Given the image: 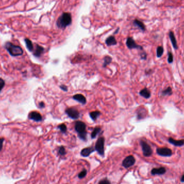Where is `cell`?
Wrapping results in <instances>:
<instances>
[{
	"label": "cell",
	"mask_w": 184,
	"mask_h": 184,
	"mask_svg": "<svg viewBox=\"0 0 184 184\" xmlns=\"http://www.w3.org/2000/svg\"><path fill=\"white\" fill-rule=\"evenodd\" d=\"M60 88H61L62 90H64V91H67L68 90V88H67V87L66 85H61V86H60Z\"/></svg>",
	"instance_id": "obj_32"
},
{
	"label": "cell",
	"mask_w": 184,
	"mask_h": 184,
	"mask_svg": "<svg viewBox=\"0 0 184 184\" xmlns=\"http://www.w3.org/2000/svg\"><path fill=\"white\" fill-rule=\"evenodd\" d=\"M101 128L100 127H95L93 131H92L91 133V139H95V138L97 137V136L99 134V133L101 132Z\"/></svg>",
	"instance_id": "obj_23"
},
{
	"label": "cell",
	"mask_w": 184,
	"mask_h": 184,
	"mask_svg": "<svg viewBox=\"0 0 184 184\" xmlns=\"http://www.w3.org/2000/svg\"><path fill=\"white\" fill-rule=\"evenodd\" d=\"M94 151V149L93 148H86L81 150V154L83 157H88L90 155L91 153Z\"/></svg>",
	"instance_id": "obj_16"
},
{
	"label": "cell",
	"mask_w": 184,
	"mask_h": 184,
	"mask_svg": "<svg viewBox=\"0 0 184 184\" xmlns=\"http://www.w3.org/2000/svg\"><path fill=\"white\" fill-rule=\"evenodd\" d=\"M141 145L144 156L145 157H150L151 156L152 154V150L151 146L144 141H141Z\"/></svg>",
	"instance_id": "obj_4"
},
{
	"label": "cell",
	"mask_w": 184,
	"mask_h": 184,
	"mask_svg": "<svg viewBox=\"0 0 184 184\" xmlns=\"http://www.w3.org/2000/svg\"><path fill=\"white\" fill-rule=\"evenodd\" d=\"M58 128L59 129L61 132H62V133H66L67 131V127H66V125L64 123L58 125Z\"/></svg>",
	"instance_id": "obj_26"
},
{
	"label": "cell",
	"mask_w": 184,
	"mask_h": 184,
	"mask_svg": "<svg viewBox=\"0 0 184 184\" xmlns=\"http://www.w3.org/2000/svg\"><path fill=\"white\" fill-rule=\"evenodd\" d=\"M172 94V89L171 87H167L164 90H163L162 93L161 95L162 97H165V96H170Z\"/></svg>",
	"instance_id": "obj_19"
},
{
	"label": "cell",
	"mask_w": 184,
	"mask_h": 184,
	"mask_svg": "<svg viewBox=\"0 0 184 184\" xmlns=\"http://www.w3.org/2000/svg\"><path fill=\"white\" fill-rule=\"evenodd\" d=\"M5 47L7 51L13 57L22 56L23 53V50L21 47L18 45H15L10 42H7Z\"/></svg>",
	"instance_id": "obj_2"
},
{
	"label": "cell",
	"mask_w": 184,
	"mask_h": 184,
	"mask_svg": "<svg viewBox=\"0 0 184 184\" xmlns=\"http://www.w3.org/2000/svg\"><path fill=\"white\" fill-rule=\"evenodd\" d=\"M86 174H87V171L86 170H83L78 174V177L80 179H82L83 178H84L86 176Z\"/></svg>",
	"instance_id": "obj_28"
},
{
	"label": "cell",
	"mask_w": 184,
	"mask_h": 184,
	"mask_svg": "<svg viewBox=\"0 0 184 184\" xmlns=\"http://www.w3.org/2000/svg\"><path fill=\"white\" fill-rule=\"evenodd\" d=\"M104 139L103 137H101L99 138L97 142L95 144V150H97L98 152L103 155L104 154Z\"/></svg>",
	"instance_id": "obj_5"
},
{
	"label": "cell",
	"mask_w": 184,
	"mask_h": 184,
	"mask_svg": "<svg viewBox=\"0 0 184 184\" xmlns=\"http://www.w3.org/2000/svg\"><path fill=\"white\" fill-rule=\"evenodd\" d=\"M24 41L26 44V47H27V49H28L29 51H30L31 52L32 51L34 48H33V45L32 41L28 38H26L24 39Z\"/></svg>",
	"instance_id": "obj_21"
},
{
	"label": "cell",
	"mask_w": 184,
	"mask_h": 184,
	"mask_svg": "<svg viewBox=\"0 0 184 184\" xmlns=\"http://www.w3.org/2000/svg\"><path fill=\"white\" fill-rule=\"evenodd\" d=\"M4 141H5V139H3V138H1V139H0V151H1V150H2V148H3V143Z\"/></svg>",
	"instance_id": "obj_33"
},
{
	"label": "cell",
	"mask_w": 184,
	"mask_h": 184,
	"mask_svg": "<svg viewBox=\"0 0 184 184\" xmlns=\"http://www.w3.org/2000/svg\"><path fill=\"white\" fill-rule=\"evenodd\" d=\"M151 72H152V70H149L148 71H146V74H150V73H151Z\"/></svg>",
	"instance_id": "obj_35"
},
{
	"label": "cell",
	"mask_w": 184,
	"mask_h": 184,
	"mask_svg": "<svg viewBox=\"0 0 184 184\" xmlns=\"http://www.w3.org/2000/svg\"><path fill=\"white\" fill-rule=\"evenodd\" d=\"M146 1H150V0H146Z\"/></svg>",
	"instance_id": "obj_37"
},
{
	"label": "cell",
	"mask_w": 184,
	"mask_h": 184,
	"mask_svg": "<svg viewBox=\"0 0 184 184\" xmlns=\"http://www.w3.org/2000/svg\"><path fill=\"white\" fill-rule=\"evenodd\" d=\"M168 62L169 64H172L173 62V55L171 52H169L168 53Z\"/></svg>",
	"instance_id": "obj_27"
},
{
	"label": "cell",
	"mask_w": 184,
	"mask_h": 184,
	"mask_svg": "<svg viewBox=\"0 0 184 184\" xmlns=\"http://www.w3.org/2000/svg\"><path fill=\"white\" fill-rule=\"evenodd\" d=\"M112 61V58L109 56H106L104 58V62L103 66L105 67L107 65L110 64Z\"/></svg>",
	"instance_id": "obj_25"
},
{
	"label": "cell",
	"mask_w": 184,
	"mask_h": 184,
	"mask_svg": "<svg viewBox=\"0 0 184 184\" xmlns=\"http://www.w3.org/2000/svg\"><path fill=\"white\" fill-rule=\"evenodd\" d=\"M73 99L80 103L85 104L86 103V99L82 94H76L73 97Z\"/></svg>",
	"instance_id": "obj_14"
},
{
	"label": "cell",
	"mask_w": 184,
	"mask_h": 184,
	"mask_svg": "<svg viewBox=\"0 0 184 184\" xmlns=\"http://www.w3.org/2000/svg\"><path fill=\"white\" fill-rule=\"evenodd\" d=\"M166 172V169L165 168H163V167H161L159 168H155L152 170L151 171V173L153 175H162L164 174Z\"/></svg>",
	"instance_id": "obj_15"
},
{
	"label": "cell",
	"mask_w": 184,
	"mask_h": 184,
	"mask_svg": "<svg viewBox=\"0 0 184 184\" xmlns=\"http://www.w3.org/2000/svg\"><path fill=\"white\" fill-rule=\"evenodd\" d=\"M59 153L61 154V155H64V154L66 153L65 149L64 146H61V147L60 148L59 150Z\"/></svg>",
	"instance_id": "obj_31"
},
{
	"label": "cell",
	"mask_w": 184,
	"mask_h": 184,
	"mask_svg": "<svg viewBox=\"0 0 184 184\" xmlns=\"http://www.w3.org/2000/svg\"><path fill=\"white\" fill-rule=\"evenodd\" d=\"M99 184H110V182L107 179H104L101 180L99 183Z\"/></svg>",
	"instance_id": "obj_30"
},
{
	"label": "cell",
	"mask_w": 184,
	"mask_h": 184,
	"mask_svg": "<svg viewBox=\"0 0 184 184\" xmlns=\"http://www.w3.org/2000/svg\"><path fill=\"white\" fill-rule=\"evenodd\" d=\"M181 181L182 182H184V174L182 175L181 178Z\"/></svg>",
	"instance_id": "obj_36"
},
{
	"label": "cell",
	"mask_w": 184,
	"mask_h": 184,
	"mask_svg": "<svg viewBox=\"0 0 184 184\" xmlns=\"http://www.w3.org/2000/svg\"><path fill=\"white\" fill-rule=\"evenodd\" d=\"M39 106L40 108H43L45 107V103L43 102H40L39 103Z\"/></svg>",
	"instance_id": "obj_34"
},
{
	"label": "cell",
	"mask_w": 184,
	"mask_h": 184,
	"mask_svg": "<svg viewBox=\"0 0 184 184\" xmlns=\"http://www.w3.org/2000/svg\"><path fill=\"white\" fill-rule=\"evenodd\" d=\"M168 141L170 143L175 146H181L184 145V140H175L172 137H170L168 139Z\"/></svg>",
	"instance_id": "obj_13"
},
{
	"label": "cell",
	"mask_w": 184,
	"mask_h": 184,
	"mask_svg": "<svg viewBox=\"0 0 184 184\" xmlns=\"http://www.w3.org/2000/svg\"><path fill=\"white\" fill-rule=\"evenodd\" d=\"M169 38L170 39L171 42L172 43V45L173 46V48L175 50H177L178 49V44H177V41L176 40V38H175L174 34L173 31H170L169 32Z\"/></svg>",
	"instance_id": "obj_12"
},
{
	"label": "cell",
	"mask_w": 184,
	"mask_h": 184,
	"mask_svg": "<svg viewBox=\"0 0 184 184\" xmlns=\"http://www.w3.org/2000/svg\"><path fill=\"white\" fill-rule=\"evenodd\" d=\"M28 118L30 120H32L35 122H40L42 121V116L39 112L37 111H32L29 114Z\"/></svg>",
	"instance_id": "obj_10"
},
{
	"label": "cell",
	"mask_w": 184,
	"mask_h": 184,
	"mask_svg": "<svg viewBox=\"0 0 184 184\" xmlns=\"http://www.w3.org/2000/svg\"><path fill=\"white\" fill-rule=\"evenodd\" d=\"M100 115H101V112L99 111H92L89 113V116L90 117V118L93 121L97 120Z\"/></svg>",
	"instance_id": "obj_22"
},
{
	"label": "cell",
	"mask_w": 184,
	"mask_h": 184,
	"mask_svg": "<svg viewBox=\"0 0 184 184\" xmlns=\"http://www.w3.org/2000/svg\"><path fill=\"white\" fill-rule=\"evenodd\" d=\"M75 130L78 133L79 138L82 140H86L87 132L86 131V125L82 121H77L75 123Z\"/></svg>",
	"instance_id": "obj_3"
},
{
	"label": "cell",
	"mask_w": 184,
	"mask_h": 184,
	"mask_svg": "<svg viewBox=\"0 0 184 184\" xmlns=\"http://www.w3.org/2000/svg\"><path fill=\"white\" fill-rule=\"evenodd\" d=\"M5 86V81L3 79L0 78V93Z\"/></svg>",
	"instance_id": "obj_29"
},
{
	"label": "cell",
	"mask_w": 184,
	"mask_h": 184,
	"mask_svg": "<svg viewBox=\"0 0 184 184\" xmlns=\"http://www.w3.org/2000/svg\"><path fill=\"white\" fill-rule=\"evenodd\" d=\"M106 44L107 46H112V45H115L117 44L116 40L114 36H109L107 38L106 40Z\"/></svg>",
	"instance_id": "obj_18"
},
{
	"label": "cell",
	"mask_w": 184,
	"mask_h": 184,
	"mask_svg": "<svg viewBox=\"0 0 184 184\" xmlns=\"http://www.w3.org/2000/svg\"><path fill=\"white\" fill-rule=\"evenodd\" d=\"M126 45L127 47L129 49H140L141 50H143V48L141 46L138 45L136 43L135 41L133 40V39L131 37H128L126 41Z\"/></svg>",
	"instance_id": "obj_8"
},
{
	"label": "cell",
	"mask_w": 184,
	"mask_h": 184,
	"mask_svg": "<svg viewBox=\"0 0 184 184\" xmlns=\"http://www.w3.org/2000/svg\"><path fill=\"white\" fill-rule=\"evenodd\" d=\"M44 52V49L41 46L36 44V48L33 51V55L36 57L39 58L41 56V54H42Z\"/></svg>",
	"instance_id": "obj_11"
},
{
	"label": "cell",
	"mask_w": 184,
	"mask_h": 184,
	"mask_svg": "<svg viewBox=\"0 0 184 184\" xmlns=\"http://www.w3.org/2000/svg\"><path fill=\"white\" fill-rule=\"evenodd\" d=\"M164 48L161 46H159L157 48V58H160L164 53Z\"/></svg>",
	"instance_id": "obj_24"
},
{
	"label": "cell",
	"mask_w": 184,
	"mask_h": 184,
	"mask_svg": "<svg viewBox=\"0 0 184 184\" xmlns=\"http://www.w3.org/2000/svg\"><path fill=\"white\" fill-rule=\"evenodd\" d=\"M66 114L70 117V118L72 119H78L80 117V113L77 109L74 108H68L65 110Z\"/></svg>",
	"instance_id": "obj_6"
},
{
	"label": "cell",
	"mask_w": 184,
	"mask_h": 184,
	"mask_svg": "<svg viewBox=\"0 0 184 184\" xmlns=\"http://www.w3.org/2000/svg\"><path fill=\"white\" fill-rule=\"evenodd\" d=\"M135 159L132 156H129L125 158L123 161L122 165L125 168L132 166L135 163Z\"/></svg>",
	"instance_id": "obj_9"
},
{
	"label": "cell",
	"mask_w": 184,
	"mask_h": 184,
	"mask_svg": "<svg viewBox=\"0 0 184 184\" xmlns=\"http://www.w3.org/2000/svg\"><path fill=\"white\" fill-rule=\"evenodd\" d=\"M72 23V16L68 12H64L58 19L57 27L60 29H64Z\"/></svg>",
	"instance_id": "obj_1"
},
{
	"label": "cell",
	"mask_w": 184,
	"mask_h": 184,
	"mask_svg": "<svg viewBox=\"0 0 184 184\" xmlns=\"http://www.w3.org/2000/svg\"><path fill=\"white\" fill-rule=\"evenodd\" d=\"M157 153L158 155L163 157H170L172 154V150L168 148H158L157 149Z\"/></svg>",
	"instance_id": "obj_7"
},
{
	"label": "cell",
	"mask_w": 184,
	"mask_h": 184,
	"mask_svg": "<svg viewBox=\"0 0 184 184\" xmlns=\"http://www.w3.org/2000/svg\"><path fill=\"white\" fill-rule=\"evenodd\" d=\"M133 24H134L136 26L139 27L142 31H144L145 30V25L144 24V23L143 22L141 21V20H138V19H135L134 20V22H133Z\"/></svg>",
	"instance_id": "obj_20"
},
{
	"label": "cell",
	"mask_w": 184,
	"mask_h": 184,
	"mask_svg": "<svg viewBox=\"0 0 184 184\" xmlns=\"http://www.w3.org/2000/svg\"><path fill=\"white\" fill-rule=\"evenodd\" d=\"M140 95L145 99H149L151 97V93H150V90L148 88H145L142 89L140 91Z\"/></svg>",
	"instance_id": "obj_17"
}]
</instances>
